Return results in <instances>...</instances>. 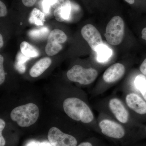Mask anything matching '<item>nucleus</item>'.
I'll list each match as a JSON object with an SVG mask.
<instances>
[{
    "mask_svg": "<svg viewBox=\"0 0 146 146\" xmlns=\"http://www.w3.org/2000/svg\"><path fill=\"white\" fill-rule=\"evenodd\" d=\"M141 94H142V95H143L144 98L145 99V100L146 101V90H145V91H142V92H141Z\"/></svg>",
    "mask_w": 146,
    "mask_h": 146,
    "instance_id": "nucleus-33",
    "label": "nucleus"
},
{
    "mask_svg": "<svg viewBox=\"0 0 146 146\" xmlns=\"http://www.w3.org/2000/svg\"><path fill=\"white\" fill-rule=\"evenodd\" d=\"M54 0H43L42 7L44 12L46 13L49 12L50 7L54 1Z\"/></svg>",
    "mask_w": 146,
    "mask_h": 146,
    "instance_id": "nucleus-23",
    "label": "nucleus"
},
{
    "mask_svg": "<svg viewBox=\"0 0 146 146\" xmlns=\"http://www.w3.org/2000/svg\"><path fill=\"white\" fill-rule=\"evenodd\" d=\"M67 36L64 32L58 29L52 31L48 36L45 51L48 55L52 56L57 54L62 50L61 44L65 43Z\"/></svg>",
    "mask_w": 146,
    "mask_h": 146,
    "instance_id": "nucleus-5",
    "label": "nucleus"
},
{
    "mask_svg": "<svg viewBox=\"0 0 146 146\" xmlns=\"http://www.w3.org/2000/svg\"><path fill=\"white\" fill-rule=\"evenodd\" d=\"M126 102L128 107L136 113L141 115L146 114V102L137 94H128Z\"/></svg>",
    "mask_w": 146,
    "mask_h": 146,
    "instance_id": "nucleus-11",
    "label": "nucleus"
},
{
    "mask_svg": "<svg viewBox=\"0 0 146 146\" xmlns=\"http://www.w3.org/2000/svg\"><path fill=\"white\" fill-rule=\"evenodd\" d=\"M39 146H53L50 143L48 142H43L39 143Z\"/></svg>",
    "mask_w": 146,
    "mask_h": 146,
    "instance_id": "nucleus-29",
    "label": "nucleus"
},
{
    "mask_svg": "<svg viewBox=\"0 0 146 146\" xmlns=\"http://www.w3.org/2000/svg\"><path fill=\"white\" fill-rule=\"evenodd\" d=\"M39 142L34 140L30 141L25 146H39Z\"/></svg>",
    "mask_w": 146,
    "mask_h": 146,
    "instance_id": "nucleus-27",
    "label": "nucleus"
},
{
    "mask_svg": "<svg viewBox=\"0 0 146 146\" xmlns=\"http://www.w3.org/2000/svg\"><path fill=\"white\" fill-rule=\"evenodd\" d=\"M48 138L53 146H77V141L74 136L63 133L55 127L50 129Z\"/></svg>",
    "mask_w": 146,
    "mask_h": 146,
    "instance_id": "nucleus-6",
    "label": "nucleus"
},
{
    "mask_svg": "<svg viewBox=\"0 0 146 146\" xmlns=\"http://www.w3.org/2000/svg\"><path fill=\"white\" fill-rule=\"evenodd\" d=\"M98 75V72L94 68L85 69L79 65L73 66L67 73L69 80L83 85H87L94 82Z\"/></svg>",
    "mask_w": 146,
    "mask_h": 146,
    "instance_id": "nucleus-4",
    "label": "nucleus"
},
{
    "mask_svg": "<svg viewBox=\"0 0 146 146\" xmlns=\"http://www.w3.org/2000/svg\"><path fill=\"white\" fill-rule=\"evenodd\" d=\"M5 126V121L2 119H0V146H4L5 145V139L2 135V131Z\"/></svg>",
    "mask_w": 146,
    "mask_h": 146,
    "instance_id": "nucleus-22",
    "label": "nucleus"
},
{
    "mask_svg": "<svg viewBox=\"0 0 146 146\" xmlns=\"http://www.w3.org/2000/svg\"><path fill=\"white\" fill-rule=\"evenodd\" d=\"M125 1L131 5L135 3V0H125Z\"/></svg>",
    "mask_w": 146,
    "mask_h": 146,
    "instance_id": "nucleus-32",
    "label": "nucleus"
},
{
    "mask_svg": "<svg viewBox=\"0 0 146 146\" xmlns=\"http://www.w3.org/2000/svg\"><path fill=\"white\" fill-rule=\"evenodd\" d=\"M81 33L84 39L94 51H96L98 48L103 44L100 33L93 25L87 24L84 26Z\"/></svg>",
    "mask_w": 146,
    "mask_h": 146,
    "instance_id": "nucleus-8",
    "label": "nucleus"
},
{
    "mask_svg": "<svg viewBox=\"0 0 146 146\" xmlns=\"http://www.w3.org/2000/svg\"><path fill=\"white\" fill-rule=\"evenodd\" d=\"M31 58L28 57L23 54L21 51L17 54L14 64L15 70L21 74L25 73L26 71L25 63L27 60H29Z\"/></svg>",
    "mask_w": 146,
    "mask_h": 146,
    "instance_id": "nucleus-14",
    "label": "nucleus"
},
{
    "mask_svg": "<svg viewBox=\"0 0 146 146\" xmlns=\"http://www.w3.org/2000/svg\"><path fill=\"white\" fill-rule=\"evenodd\" d=\"M63 107L65 113L73 120L88 123L94 119L93 112L88 106L77 98L66 99L63 102Z\"/></svg>",
    "mask_w": 146,
    "mask_h": 146,
    "instance_id": "nucleus-1",
    "label": "nucleus"
},
{
    "mask_svg": "<svg viewBox=\"0 0 146 146\" xmlns=\"http://www.w3.org/2000/svg\"><path fill=\"white\" fill-rule=\"evenodd\" d=\"M136 88L141 92L146 90V78L142 75H139L136 77L135 80Z\"/></svg>",
    "mask_w": 146,
    "mask_h": 146,
    "instance_id": "nucleus-19",
    "label": "nucleus"
},
{
    "mask_svg": "<svg viewBox=\"0 0 146 146\" xmlns=\"http://www.w3.org/2000/svg\"><path fill=\"white\" fill-rule=\"evenodd\" d=\"M22 1L24 5L27 7H31L34 5L36 0H22Z\"/></svg>",
    "mask_w": 146,
    "mask_h": 146,
    "instance_id": "nucleus-25",
    "label": "nucleus"
},
{
    "mask_svg": "<svg viewBox=\"0 0 146 146\" xmlns=\"http://www.w3.org/2000/svg\"><path fill=\"white\" fill-rule=\"evenodd\" d=\"M140 70L141 72L146 76V58L144 60L140 66Z\"/></svg>",
    "mask_w": 146,
    "mask_h": 146,
    "instance_id": "nucleus-26",
    "label": "nucleus"
},
{
    "mask_svg": "<svg viewBox=\"0 0 146 146\" xmlns=\"http://www.w3.org/2000/svg\"><path fill=\"white\" fill-rule=\"evenodd\" d=\"M39 114L38 106L31 103L14 108L11 112L10 117L21 127H28L36 122Z\"/></svg>",
    "mask_w": 146,
    "mask_h": 146,
    "instance_id": "nucleus-2",
    "label": "nucleus"
},
{
    "mask_svg": "<svg viewBox=\"0 0 146 146\" xmlns=\"http://www.w3.org/2000/svg\"><path fill=\"white\" fill-rule=\"evenodd\" d=\"M70 5H71L70 0H54L51 7L55 9L58 7Z\"/></svg>",
    "mask_w": 146,
    "mask_h": 146,
    "instance_id": "nucleus-20",
    "label": "nucleus"
},
{
    "mask_svg": "<svg viewBox=\"0 0 146 146\" xmlns=\"http://www.w3.org/2000/svg\"><path fill=\"white\" fill-rule=\"evenodd\" d=\"M71 11V5L65 6L55 9L54 14L56 21L62 22L70 19Z\"/></svg>",
    "mask_w": 146,
    "mask_h": 146,
    "instance_id": "nucleus-13",
    "label": "nucleus"
},
{
    "mask_svg": "<svg viewBox=\"0 0 146 146\" xmlns=\"http://www.w3.org/2000/svg\"><path fill=\"white\" fill-rule=\"evenodd\" d=\"M29 21L31 24H34L36 26H43L45 21L44 14L39 9H33Z\"/></svg>",
    "mask_w": 146,
    "mask_h": 146,
    "instance_id": "nucleus-15",
    "label": "nucleus"
},
{
    "mask_svg": "<svg viewBox=\"0 0 146 146\" xmlns=\"http://www.w3.org/2000/svg\"><path fill=\"white\" fill-rule=\"evenodd\" d=\"M4 58L2 55H0V84L1 85L5 80V72L3 67Z\"/></svg>",
    "mask_w": 146,
    "mask_h": 146,
    "instance_id": "nucleus-21",
    "label": "nucleus"
},
{
    "mask_svg": "<svg viewBox=\"0 0 146 146\" xmlns=\"http://www.w3.org/2000/svg\"><path fill=\"white\" fill-rule=\"evenodd\" d=\"M51 63L52 60L50 58H41L32 67L30 71V75L33 78L39 77L50 67Z\"/></svg>",
    "mask_w": 146,
    "mask_h": 146,
    "instance_id": "nucleus-12",
    "label": "nucleus"
},
{
    "mask_svg": "<svg viewBox=\"0 0 146 146\" xmlns=\"http://www.w3.org/2000/svg\"><path fill=\"white\" fill-rule=\"evenodd\" d=\"M102 133L105 136L115 140H121L125 137L126 131L117 123L108 119L102 120L99 123Z\"/></svg>",
    "mask_w": 146,
    "mask_h": 146,
    "instance_id": "nucleus-7",
    "label": "nucleus"
},
{
    "mask_svg": "<svg viewBox=\"0 0 146 146\" xmlns=\"http://www.w3.org/2000/svg\"><path fill=\"white\" fill-rule=\"evenodd\" d=\"M141 33H142V38L146 41V27L143 29Z\"/></svg>",
    "mask_w": 146,
    "mask_h": 146,
    "instance_id": "nucleus-30",
    "label": "nucleus"
},
{
    "mask_svg": "<svg viewBox=\"0 0 146 146\" xmlns=\"http://www.w3.org/2000/svg\"><path fill=\"white\" fill-rule=\"evenodd\" d=\"M7 11L6 7L1 1H0V16L5 17L7 14Z\"/></svg>",
    "mask_w": 146,
    "mask_h": 146,
    "instance_id": "nucleus-24",
    "label": "nucleus"
},
{
    "mask_svg": "<svg viewBox=\"0 0 146 146\" xmlns=\"http://www.w3.org/2000/svg\"></svg>",
    "mask_w": 146,
    "mask_h": 146,
    "instance_id": "nucleus-34",
    "label": "nucleus"
},
{
    "mask_svg": "<svg viewBox=\"0 0 146 146\" xmlns=\"http://www.w3.org/2000/svg\"><path fill=\"white\" fill-rule=\"evenodd\" d=\"M77 146H94L92 143L89 142H84L81 143Z\"/></svg>",
    "mask_w": 146,
    "mask_h": 146,
    "instance_id": "nucleus-28",
    "label": "nucleus"
},
{
    "mask_svg": "<svg viewBox=\"0 0 146 146\" xmlns=\"http://www.w3.org/2000/svg\"><path fill=\"white\" fill-rule=\"evenodd\" d=\"M3 46V36L1 35H0V48H2Z\"/></svg>",
    "mask_w": 146,
    "mask_h": 146,
    "instance_id": "nucleus-31",
    "label": "nucleus"
},
{
    "mask_svg": "<svg viewBox=\"0 0 146 146\" xmlns=\"http://www.w3.org/2000/svg\"><path fill=\"white\" fill-rule=\"evenodd\" d=\"M48 29L44 27L39 29L33 30L29 33V35L34 39H40L46 36L48 33Z\"/></svg>",
    "mask_w": 146,
    "mask_h": 146,
    "instance_id": "nucleus-18",
    "label": "nucleus"
},
{
    "mask_svg": "<svg viewBox=\"0 0 146 146\" xmlns=\"http://www.w3.org/2000/svg\"><path fill=\"white\" fill-rule=\"evenodd\" d=\"M125 71V68L123 64L115 63L108 68L104 72L103 76L104 80L108 83L115 82L122 77Z\"/></svg>",
    "mask_w": 146,
    "mask_h": 146,
    "instance_id": "nucleus-10",
    "label": "nucleus"
},
{
    "mask_svg": "<svg viewBox=\"0 0 146 146\" xmlns=\"http://www.w3.org/2000/svg\"><path fill=\"white\" fill-rule=\"evenodd\" d=\"M109 107L115 117L120 122L125 123L128 121L129 114L122 102L117 98L110 101Z\"/></svg>",
    "mask_w": 146,
    "mask_h": 146,
    "instance_id": "nucleus-9",
    "label": "nucleus"
},
{
    "mask_svg": "<svg viewBox=\"0 0 146 146\" xmlns=\"http://www.w3.org/2000/svg\"><path fill=\"white\" fill-rule=\"evenodd\" d=\"M97 60L99 62H104L109 59L112 54V50L105 45H102L97 49Z\"/></svg>",
    "mask_w": 146,
    "mask_h": 146,
    "instance_id": "nucleus-17",
    "label": "nucleus"
},
{
    "mask_svg": "<svg viewBox=\"0 0 146 146\" xmlns=\"http://www.w3.org/2000/svg\"><path fill=\"white\" fill-rule=\"evenodd\" d=\"M20 48L22 53L28 57L34 58L39 56V52L38 50L28 42H22L20 45Z\"/></svg>",
    "mask_w": 146,
    "mask_h": 146,
    "instance_id": "nucleus-16",
    "label": "nucleus"
},
{
    "mask_svg": "<svg viewBox=\"0 0 146 146\" xmlns=\"http://www.w3.org/2000/svg\"><path fill=\"white\" fill-rule=\"evenodd\" d=\"M124 31L123 20L120 16H115L108 24L105 37L110 44L117 46L122 42Z\"/></svg>",
    "mask_w": 146,
    "mask_h": 146,
    "instance_id": "nucleus-3",
    "label": "nucleus"
}]
</instances>
